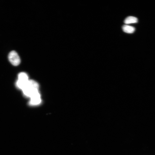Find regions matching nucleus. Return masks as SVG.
Segmentation results:
<instances>
[{"mask_svg": "<svg viewBox=\"0 0 155 155\" xmlns=\"http://www.w3.org/2000/svg\"><path fill=\"white\" fill-rule=\"evenodd\" d=\"M39 87L37 82L33 80H29L22 90L26 96L30 98L35 93L39 92Z\"/></svg>", "mask_w": 155, "mask_h": 155, "instance_id": "nucleus-1", "label": "nucleus"}, {"mask_svg": "<svg viewBox=\"0 0 155 155\" xmlns=\"http://www.w3.org/2000/svg\"><path fill=\"white\" fill-rule=\"evenodd\" d=\"M29 80L28 74L25 72H21L18 76V79L16 82V87L22 90L27 84Z\"/></svg>", "mask_w": 155, "mask_h": 155, "instance_id": "nucleus-2", "label": "nucleus"}, {"mask_svg": "<svg viewBox=\"0 0 155 155\" xmlns=\"http://www.w3.org/2000/svg\"><path fill=\"white\" fill-rule=\"evenodd\" d=\"M8 58L10 63L14 66H18L20 63V57L15 51H11L9 53Z\"/></svg>", "mask_w": 155, "mask_h": 155, "instance_id": "nucleus-3", "label": "nucleus"}, {"mask_svg": "<svg viewBox=\"0 0 155 155\" xmlns=\"http://www.w3.org/2000/svg\"><path fill=\"white\" fill-rule=\"evenodd\" d=\"M30 98L29 104L31 106L38 105L41 101L40 95L39 92L35 93Z\"/></svg>", "mask_w": 155, "mask_h": 155, "instance_id": "nucleus-4", "label": "nucleus"}, {"mask_svg": "<svg viewBox=\"0 0 155 155\" xmlns=\"http://www.w3.org/2000/svg\"><path fill=\"white\" fill-rule=\"evenodd\" d=\"M122 28L124 32L130 34L133 33L135 30L134 27L126 25H123Z\"/></svg>", "mask_w": 155, "mask_h": 155, "instance_id": "nucleus-5", "label": "nucleus"}, {"mask_svg": "<svg viewBox=\"0 0 155 155\" xmlns=\"http://www.w3.org/2000/svg\"><path fill=\"white\" fill-rule=\"evenodd\" d=\"M138 20L137 18L132 16H129L125 18L124 22L126 24L137 23Z\"/></svg>", "mask_w": 155, "mask_h": 155, "instance_id": "nucleus-6", "label": "nucleus"}]
</instances>
